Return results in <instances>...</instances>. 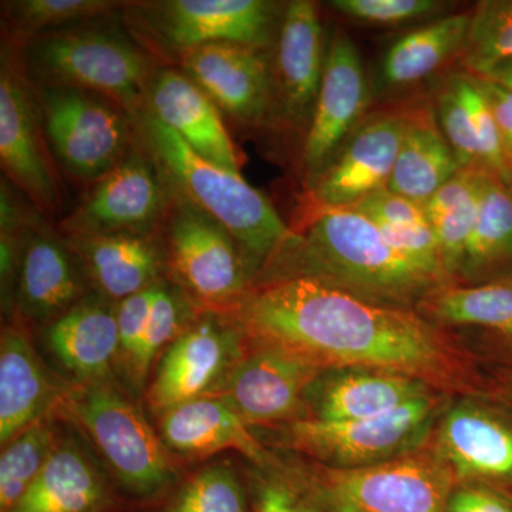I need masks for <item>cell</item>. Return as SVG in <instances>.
Here are the masks:
<instances>
[{
	"label": "cell",
	"instance_id": "cell-18",
	"mask_svg": "<svg viewBox=\"0 0 512 512\" xmlns=\"http://www.w3.org/2000/svg\"><path fill=\"white\" fill-rule=\"evenodd\" d=\"M320 372L284 350L256 345L229 373L224 399L247 424L299 420L306 392Z\"/></svg>",
	"mask_w": 512,
	"mask_h": 512
},
{
	"label": "cell",
	"instance_id": "cell-11",
	"mask_svg": "<svg viewBox=\"0 0 512 512\" xmlns=\"http://www.w3.org/2000/svg\"><path fill=\"white\" fill-rule=\"evenodd\" d=\"M174 190L154 157L131 148L119 165L62 221L66 235H154L164 227Z\"/></svg>",
	"mask_w": 512,
	"mask_h": 512
},
{
	"label": "cell",
	"instance_id": "cell-2",
	"mask_svg": "<svg viewBox=\"0 0 512 512\" xmlns=\"http://www.w3.org/2000/svg\"><path fill=\"white\" fill-rule=\"evenodd\" d=\"M288 249L301 255L305 271L363 298L412 309L450 286L387 244L379 227L352 208L315 205L305 234Z\"/></svg>",
	"mask_w": 512,
	"mask_h": 512
},
{
	"label": "cell",
	"instance_id": "cell-16",
	"mask_svg": "<svg viewBox=\"0 0 512 512\" xmlns=\"http://www.w3.org/2000/svg\"><path fill=\"white\" fill-rule=\"evenodd\" d=\"M262 52L215 43L178 56V66L221 113L244 126H259L275 107L274 72Z\"/></svg>",
	"mask_w": 512,
	"mask_h": 512
},
{
	"label": "cell",
	"instance_id": "cell-30",
	"mask_svg": "<svg viewBox=\"0 0 512 512\" xmlns=\"http://www.w3.org/2000/svg\"><path fill=\"white\" fill-rule=\"evenodd\" d=\"M471 13L433 20L397 39L383 57L380 80L390 89L420 82L463 53Z\"/></svg>",
	"mask_w": 512,
	"mask_h": 512
},
{
	"label": "cell",
	"instance_id": "cell-28",
	"mask_svg": "<svg viewBox=\"0 0 512 512\" xmlns=\"http://www.w3.org/2000/svg\"><path fill=\"white\" fill-rule=\"evenodd\" d=\"M113 490L76 444H56L42 473L8 512H111Z\"/></svg>",
	"mask_w": 512,
	"mask_h": 512
},
{
	"label": "cell",
	"instance_id": "cell-38",
	"mask_svg": "<svg viewBox=\"0 0 512 512\" xmlns=\"http://www.w3.org/2000/svg\"><path fill=\"white\" fill-rule=\"evenodd\" d=\"M183 312V303L177 298V293L157 282L143 342L128 367V375L133 377L136 384L144 382L161 350L165 346L168 348L177 338L183 323Z\"/></svg>",
	"mask_w": 512,
	"mask_h": 512
},
{
	"label": "cell",
	"instance_id": "cell-32",
	"mask_svg": "<svg viewBox=\"0 0 512 512\" xmlns=\"http://www.w3.org/2000/svg\"><path fill=\"white\" fill-rule=\"evenodd\" d=\"M512 262V190L485 174L480 208L456 281L461 285L487 284Z\"/></svg>",
	"mask_w": 512,
	"mask_h": 512
},
{
	"label": "cell",
	"instance_id": "cell-24",
	"mask_svg": "<svg viewBox=\"0 0 512 512\" xmlns=\"http://www.w3.org/2000/svg\"><path fill=\"white\" fill-rule=\"evenodd\" d=\"M67 247L107 298H130L157 284L163 252L154 235H66Z\"/></svg>",
	"mask_w": 512,
	"mask_h": 512
},
{
	"label": "cell",
	"instance_id": "cell-10",
	"mask_svg": "<svg viewBox=\"0 0 512 512\" xmlns=\"http://www.w3.org/2000/svg\"><path fill=\"white\" fill-rule=\"evenodd\" d=\"M131 6L150 42L177 57L215 43L264 50L274 36L278 10L266 0H167Z\"/></svg>",
	"mask_w": 512,
	"mask_h": 512
},
{
	"label": "cell",
	"instance_id": "cell-43",
	"mask_svg": "<svg viewBox=\"0 0 512 512\" xmlns=\"http://www.w3.org/2000/svg\"><path fill=\"white\" fill-rule=\"evenodd\" d=\"M446 512H512V505L483 484H457L448 497Z\"/></svg>",
	"mask_w": 512,
	"mask_h": 512
},
{
	"label": "cell",
	"instance_id": "cell-25",
	"mask_svg": "<svg viewBox=\"0 0 512 512\" xmlns=\"http://www.w3.org/2000/svg\"><path fill=\"white\" fill-rule=\"evenodd\" d=\"M160 433L165 446L185 456H210L231 448L259 466L271 463L244 419L220 397H201L161 414Z\"/></svg>",
	"mask_w": 512,
	"mask_h": 512
},
{
	"label": "cell",
	"instance_id": "cell-44",
	"mask_svg": "<svg viewBox=\"0 0 512 512\" xmlns=\"http://www.w3.org/2000/svg\"><path fill=\"white\" fill-rule=\"evenodd\" d=\"M478 79L493 110L497 126L500 128L505 154L512 170V92L493 80L484 79V77H478Z\"/></svg>",
	"mask_w": 512,
	"mask_h": 512
},
{
	"label": "cell",
	"instance_id": "cell-23",
	"mask_svg": "<svg viewBox=\"0 0 512 512\" xmlns=\"http://www.w3.org/2000/svg\"><path fill=\"white\" fill-rule=\"evenodd\" d=\"M77 258L64 239L37 228L23 247L16 299L20 311L36 322H55L82 301Z\"/></svg>",
	"mask_w": 512,
	"mask_h": 512
},
{
	"label": "cell",
	"instance_id": "cell-14",
	"mask_svg": "<svg viewBox=\"0 0 512 512\" xmlns=\"http://www.w3.org/2000/svg\"><path fill=\"white\" fill-rule=\"evenodd\" d=\"M241 359V329L215 316L202 319L165 350L148 390V402L163 414L207 397L218 384L227 382Z\"/></svg>",
	"mask_w": 512,
	"mask_h": 512
},
{
	"label": "cell",
	"instance_id": "cell-5",
	"mask_svg": "<svg viewBox=\"0 0 512 512\" xmlns=\"http://www.w3.org/2000/svg\"><path fill=\"white\" fill-rule=\"evenodd\" d=\"M69 407L128 494L153 503L173 488L177 471L168 447L116 387L103 380L86 383L69 397Z\"/></svg>",
	"mask_w": 512,
	"mask_h": 512
},
{
	"label": "cell",
	"instance_id": "cell-9",
	"mask_svg": "<svg viewBox=\"0 0 512 512\" xmlns=\"http://www.w3.org/2000/svg\"><path fill=\"white\" fill-rule=\"evenodd\" d=\"M164 227L168 261L192 298L234 309L248 293V262L235 239L175 191Z\"/></svg>",
	"mask_w": 512,
	"mask_h": 512
},
{
	"label": "cell",
	"instance_id": "cell-46",
	"mask_svg": "<svg viewBox=\"0 0 512 512\" xmlns=\"http://www.w3.org/2000/svg\"><path fill=\"white\" fill-rule=\"evenodd\" d=\"M511 387H512V377H511Z\"/></svg>",
	"mask_w": 512,
	"mask_h": 512
},
{
	"label": "cell",
	"instance_id": "cell-36",
	"mask_svg": "<svg viewBox=\"0 0 512 512\" xmlns=\"http://www.w3.org/2000/svg\"><path fill=\"white\" fill-rule=\"evenodd\" d=\"M463 56L467 72L476 76L512 62V0H487L477 6Z\"/></svg>",
	"mask_w": 512,
	"mask_h": 512
},
{
	"label": "cell",
	"instance_id": "cell-21",
	"mask_svg": "<svg viewBox=\"0 0 512 512\" xmlns=\"http://www.w3.org/2000/svg\"><path fill=\"white\" fill-rule=\"evenodd\" d=\"M433 106L460 167L481 168L512 188L500 128L476 74L451 73L437 90Z\"/></svg>",
	"mask_w": 512,
	"mask_h": 512
},
{
	"label": "cell",
	"instance_id": "cell-42",
	"mask_svg": "<svg viewBox=\"0 0 512 512\" xmlns=\"http://www.w3.org/2000/svg\"><path fill=\"white\" fill-rule=\"evenodd\" d=\"M254 512H320L305 491L286 483H265L256 491Z\"/></svg>",
	"mask_w": 512,
	"mask_h": 512
},
{
	"label": "cell",
	"instance_id": "cell-19",
	"mask_svg": "<svg viewBox=\"0 0 512 512\" xmlns=\"http://www.w3.org/2000/svg\"><path fill=\"white\" fill-rule=\"evenodd\" d=\"M326 49L318 8L293 0L282 13L274 70L275 106L293 128L308 131L323 70Z\"/></svg>",
	"mask_w": 512,
	"mask_h": 512
},
{
	"label": "cell",
	"instance_id": "cell-45",
	"mask_svg": "<svg viewBox=\"0 0 512 512\" xmlns=\"http://www.w3.org/2000/svg\"><path fill=\"white\" fill-rule=\"evenodd\" d=\"M478 77L493 80V82L501 84L505 89L512 92V62L500 64V66L494 67L490 72L485 73L484 76Z\"/></svg>",
	"mask_w": 512,
	"mask_h": 512
},
{
	"label": "cell",
	"instance_id": "cell-34",
	"mask_svg": "<svg viewBox=\"0 0 512 512\" xmlns=\"http://www.w3.org/2000/svg\"><path fill=\"white\" fill-rule=\"evenodd\" d=\"M123 5L111 0H13L3 2L10 39L25 45L35 37L103 19Z\"/></svg>",
	"mask_w": 512,
	"mask_h": 512
},
{
	"label": "cell",
	"instance_id": "cell-4",
	"mask_svg": "<svg viewBox=\"0 0 512 512\" xmlns=\"http://www.w3.org/2000/svg\"><path fill=\"white\" fill-rule=\"evenodd\" d=\"M33 86H66L116 101L137 120L144 111L153 60L133 37L99 20L35 37L20 46Z\"/></svg>",
	"mask_w": 512,
	"mask_h": 512
},
{
	"label": "cell",
	"instance_id": "cell-22",
	"mask_svg": "<svg viewBox=\"0 0 512 512\" xmlns=\"http://www.w3.org/2000/svg\"><path fill=\"white\" fill-rule=\"evenodd\" d=\"M143 113L173 130L198 156L241 173L239 154L221 111L181 70H154L148 80Z\"/></svg>",
	"mask_w": 512,
	"mask_h": 512
},
{
	"label": "cell",
	"instance_id": "cell-39",
	"mask_svg": "<svg viewBox=\"0 0 512 512\" xmlns=\"http://www.w3.org/2000/svg\"><path fill=\"white\" fill-rule=\"evenodd\" d=\"M329 6L343 16L372 25H400L443 8L437 0H332Z\"/></svg>",
	"mask_w": 512,
	"mask_h": 512
},
{
	"label": "cell",
	"instance_id": "cell-12",
	"mask_svg": "<svg viewBox=\"0 0 512 512\" xmlns=\"http://www.w3.org/2000/svg\"><path fill=\"white\" fill-rule=\"evenodd\" d=\"M3 47L0 69V161L16 188L45 215L59 208L60 187L52 154L19 55Z\"/></svg>",
	"mask_w": 512,
	"mask_h": 512
},
{
	"label": "cell",
	"instance_id": "cell-40",
	"mask_svg": "<svg viewBox=\"0 0 512 512\" xmlns=\"http://www.w3.org/2000/svg\"><path fill=\"white\" fill-rule=\"evenodd\" d=\"M349 208L382 227H412L429 222L421 205L390 191L389 188L373 192L365 200Z\"/></svg>",
	"mask_w": 512,
	"mask_h": 512
},
{
	"label": "cell",
	"instance_id": "cell-37",
	"mask_svg": "<svg viewBox=\"0 0 512 512\" xmlns=\"http://www.w3.org/2000/svg\"><path fill=\"white\" fill-rule=\"evenodd\" d=\"M161 512H249V504L231 468L210 466L180 485Z\"/></svg>",
	"mask_w": 512,
	"mask_h": 512
},
{
	"label": "cell",
	"instance_id": "cell-41",
	"mask_svg": "<svg viewBox=\"0 0 512 512\" xmlns=\"http://www.w3.org/2000/svg\"><path fill=\"white\" fill-rule=\"evenodd\" d=\"M154 284L146 291L136 293L130 298L123 299L117 308V326H119V353L126 362L127 369L133 363L144 332H146L148 316H150L151 302L154 296Z\"/></svg>",
	"mask_w": 512,
	"mask_h": 512
},
{
	"label": "cell",
	"instance_id": "cell-1",
	"mask_svg": "<svg viewBox=\"0 0 512 512\" xmlns=\"http://www.w3.org/2000/svg\"><path fill=\"white\" fill-rule=\"evenodd\" d=\"M234 312L238 328L256 345L322 370H389L433 387L453 386L463 375L447 339L413 309L370 301L316 276L269 282L248 292Z\"/></svg>",
	"mask_w": 512,
	"mask_h": 512
},
{
	"label": "cell",
	"instance_id": "cell-20",
	"mask_svg": "<svg viewBox=\"0 0 512 512\" xmlns=\"http://www.w3.org/2000/svg\"><path fill=\"white\" fill-rule=\"evenodd\" d=\"M430 396L433 386L402 373L367 367L325 369L306 392L305 419H367Z\"/></svg>",
	"mask_w": 512,
	"mask_h": 512
},
{
	"label": "cell",
	"instance_id": "cell-31",
	"mask_svg": "<svg viewBox=\"0 0 512 512\" xmlns=\"http://www.w3.org/2000/svg\"><path fill=\"white\" fill-rule=\"evenodd\" d=\"M485 174L481 168H461L423 207L453 285L476 227Z\"/></svg>",
	"mask_w": 512,
	"mask_h": 512
},
{
	"label": "cell",
	"instance_id": "cell-15",
	"mask_svg": "<svg viewBox=\"0 0 512 512\" xmlns=\"http://www.w3.org/2000/svg\"><path fill=\"white\" fill-rule=\"evenodd\" d=\"M404 131L402 110L366 114L326 170L311 185L313 204L349 208L392 178Z\"/></svg>",
	"mask_w": 512,
	"mask_h": 512
},
{
	"label": "cell",
	"instance_id": "cell-3",
	"mask_svg": "<svg viewBox=\"0 0 512 512\" xmlns=\"http://www.w3.org/2000/svg\"><path fill=\"white\" fill-rule=\"evenodd\" d=\"M137 121L148 151L171 188L218 222L235 239L248 264H264L289 247L295 232L241 173L198 156L183 138L150 114L141 113Z\"/></svg>",
	"mask_w": 512,
	"mask_h": 512
},
{
	"label": "cell",
	"instance_id": "cell-6",
	"mask_svg": "<svg viewBox=\"0 0 512 512\" xmlns=\"http://www.w3.org/2000/svg\"><path fill=\"white\" fill-rule=\"evenodd\" d=\"M316 474L303 491L320 512H446L457 485L436 451L421 448L376 466Z\"/></svg>",
	"mask_w": 512,
	"mask_h": 512
},
{
	"label": "cell",
	"instance_id": "cell-13",
	"mask_svg": "<svg viewBox=\"0 0 512 512\" xmlns=\"http://www.w3.org/2000/svg\"><path fill=\"white\" fill-rule=\"evenodd\" d=\"M365 67L353 40L336 30L326 47L325 70L302 150L309 187L365 119L369 106Z\"/></svg>",
	"mask_w": 512,
	"mask_h": 512
},
{
	"label": "cell",
	"instance_id": "cell-35",
	"mask_svg": "<svg viewBox=\"0 0 512 512\" xmlns=\"http://www.w3.org/2000/svg\"><path fill=\"white\" fill-rule=\"evenodd\" d=\"M52 427L39 420L3 448L0 457V512L19 503L55 450Z\"/></svg>",
	"mask_w": 512,
	"mask_h": 512
},
{
	"label": "cell",
	"instance_id": "cell-7",
	"mask_svg": "<svg viewBox=\"0 0 512 512\" xmlns=\"http://www.w3.org/2000/svg\"><path fill=\"white\" fill-rule=\"evenodd\" d=\"M32 89L50 154L64 173L99 181L131 150L133 119L116 101L76 87Z\"/></svg>",
	"mask_w": 512,
	"mask_h": 512
},
{
	"label": "cell",
	"instance_id": "cell-47",
	"mask_svg": "<svg viewBox=\"0 0 512 512\" xmlns=\"http://www.w3.org/2000/svg\"><path fill=\"white\" fill-rule=\"evenodd\" d=\"M511 190H512V188H511Z\"/></svg>",
	"mask_w": 512,
	"mask_h": 512
},
{
	"label": "cell",
	"instance_id": "cell-26",
	"mask_svg": "<svg viewBox=\"0 0 512 512\" xmlns=\"http://www.w3.org/2000/svg\"><path fill=\"white\" fill-rule=\"evenodd\" d=\"M59 397L32 343L16 326L0 339V443H10L42 420Z\"/></svg>",
	"mask_w": 512,
	"mask_h": 512
},
{
	"label": "cell",
	"instance_id": "cell-17",
	"mask_svg": "<svg viewBox=\"0 0 512 512\" xmlns=\"http://www.w3.org/2000/svg\"><path fill=\"white\" fill-rule=\"evenodd\" d=\"M434 451L457 484L512 483V421L488 404H453L437 423Z\"/></svg>",
	"mask_w": 512,
	"mask_h": 512
},
{
	"label": "cell",
	"instance_id": "cell-8",
	"mask_svg": "<svg viewBox=\"0 0 512 512\" xmlns=\"http://www.w3.org/2000/svg\"><path fill=\"white\" fill-rule=\"evenodd\" d=\"M440 420V400L426 397L380 416L348 421L301 419L288 427L289 444L323 466H376L423 448Z\"/></svg>",
	"mask_w": 512,
	"mask_h": 512
},
{
	"label": "cell",
	"instance_id": "cell-29",
	"mask_svg": "<svg viewBox=\"0 0 512 512\" xmlns=\"http://www.w3.org/2000/svg\"><path fill=\"white\" fill-rule=\"evenodd\" d=\"M116 311L104 299H82L47 330L49 348L79 379L90 383L109 375L120 346Z\"/></svg>",
	"mask_w": 512,
	"mask_h": 512
},
{
	"label": "cell",
	"instance_id": "cell-33",
	"mask_svg": "<svg viewBox=\"0 0 512 512\" xmlns=\"http://www.w3.org/2000/svg\"><path fill=\"white\" fill-rule=\"evenodd\" d=\"M421 306L448 325L478 326L512 336V282L446 286Z\"/></svg>",
	"mask_w": 512,
	"mask_h": 512
},
{
	"label": "cell",
	"instance_id": "cell-27",
	"mask_svg": "<svg viewBox=\"0 0 512 512\" xmlns=\"http://www.w3.org/2000/svg\"><path fill=\"white\" fill-rule=\"evenodd\" d=\"M404 131L390 191L424 207L461 170L441 131L433 104L404 107Z\"/></svg>",
	"mask_w": 512,
	"mask_h": 512
}]
</instances>
